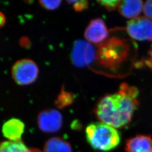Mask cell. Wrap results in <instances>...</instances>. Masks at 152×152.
Segmentation results:
<instances>
[{"mask_svg":"<svg viewBox=\"0 0 152 152\" xmlns=\"http://www.w3.org/2000/svg\"><path fill=\"white\" fill-rule=\"evenodd\" d=\"M139 90L126 83L121 85L117 92L102 98L95 113L101 122L115 129L125 127L131 121L139 105Z\"/></svg>","mask_w":152,"mask_h":152,"instance_id":"6da1fadb","label":"cell"},{"mask_svg":"<svg viewBox=\"0 0 152 152\" xmlns=\"http://www.w3.org/2000/svg\"><path fill=\"white\" fill-rule=\"evenodd\" d=\"M86 137L93 149L100 152H109L120 145L121 135L114 127L102 122H94L88 125Z\"/></svg>","mask_w":152,"mask_h":152,"instance_id":"7a4b0ae2","label":"cell"},{"mask_svg":"<svg viewBox=\"0 0 152 152\" xmlns=\"http://www.w3.org/2000/svg\"><path fill=\"white\" fill-rule=\"evenodd\" d=\"M125 42L123 40L111 38L100 44L96 52L98 62L110 70L116 69L127 55Z\"/></svg>","mask_w":152,"mask_h":152,"instance_id":"3957f363","label":"cell"},{"mask_svg":"<svg viewBox=\"0 0 152 152\" xmlns=\"http://www.w3.org/2000/svg\"><path fill=\"white\" fill-rule=\"evenodd\" d=\"M39 74L38 66L31 59L19 60L12 66V76L17 84L28 85L36 81Z\"/></svg>","mask_w":152,"mask_h":152,"instance_id":"277c9868","label":"cell"},{"mask_svg":"<svg viewBox=\"0 0 152 152\" xmlns=\"http://www.w3.org/2000/svg\"><path fill=\"white\" fill-rule=\"evenodd\" d=\"M95 59L96 51L91 44L83 40L75 42L71 53V59L76 66L83 68L89 66Z\"/></svg>","mask_w":152,"mask_h":152,"instance_id":"5b68a950","label":"cell"},{"mask_svg":"<svg viewBox=\"0 0 152 152\" xmlns=\"http://www.w3.org/2000/svg\"><path fill=\"white\" fill-rule=\"evenodd\" d=\"M126 29L131 37L135 39L152 41V20L147 17H137L131 20Z\"/></svg>","mask_w":152,"mask_h":152,"instance_id":"8992f818","label":"cell"},{"mask_svg":"<svg viewBox=\"0 0 152 152\" xmlns=\"http://www.w3.org/2000/svg\"><path fill=\"white\" fill-rule=\"evenodd\" d=\"M39 129L46 133H54L60 130L63 125V117L60 112L54 109L41 112L37 117Z\"/></svg>","mask_w":152,"mask_h":152,"instance_id":"52a82bcc","label":"cell"},{"mask_svg":"<svg viewBox=\"0 0 152 152\" xmlns=\"http://www.w3.org/2000/svg\"><path fill=\"white\" fill-rule=\"evenodd\" d=\"M109 32L105 22L101 18L92 20L85 31V37L90 42L101 44L108 38Z\"/></svg>","mask_w":152,"mask_h":152,"instance_id":"ba28073f","label":"cell"},{"mask_svg":"<svg viewBox=\"0 0 152 152\" xmlns=\"http://www.w3.org/2000/svg\"><path fill=\"white\" fill-rule=\"evenodd\" d=\"M126 152H152V137L137 135L128 139L125 144Z\"/></svg>","mask_w":152,"mask_h":152,"instance_id":"9c48e42d","label":"cell"},{"mask_svg":"<svg viewBox=\"0 0 152 152\" xmlns=\"http://www.w3.org/2000/svg\"><path fill=\"white\" fill-rule=\"evenodd\" d=\"M25 129V125L21 120L11 118L3 125V135L11 141H20Z\"/></svg>","mask_w":152,"mask_h":152,"instance_id":"30bf717a","label":"cell"},{"mask_svg":"<svg viewBox=\"0 0 152 152\" xmlns=\"http://www.w3.org/2000/svg\"><path fill=\"white\" fill-rule=\"evenodd\" d=\"M143 2L140 0L120 1L118 6L120 14L128 19H135L143 9Z\"/></svg>","mask_w":152,"mask_h":152,"instance_id":"8fae6325","label":"cell"},{"mask_svg":"<svg viewBox=\"0 0 152 152\" xmlns=\"http://www.w3.org/2000/svg\"><path fill=\"white\" fill-rule=\"evenodd\" d=\"M44 152H72L69 142L60 137L49 139L45 144Z\"/></svg>","mask_w":152,"mask_h":152,"instance_id":"7c38bea8","label":"cell"},{"mask_svg":"<svg viewBox=\"0 0 152 152\" xmlns=\"http://www.w3.org/2000/svg\"><path fill=\"white\" fill-rule=\"evenodd\" d=\"M28 149L20 141H3L0 142V152H27Z\"/></svg>","mask_w":152,"mask_h":152,"instance_id":"4fadbf2b","label":"cell"},{"mask_svg":"<svg viewBox=\"0 0 152 152\" xmlns=\"http://www.w3.org/2000/svg\"><path fill=\"white\" fill-rule=\"evenodd\" d=\"M73 100L74 98L73 95L69 92L65 91L63 88L56 100L55 101V105L57 107L61 108L71 105L73 103Z\"/></svg>","mask_w":152,"mask_h":152,"instance_id":"5bb4252c","label":"cell"},{"mask_svg":"<svg viewBox=\"0 0 152 152\" xmlns=\"http://www.w3.org/2000/svg\"><path fill=\"white\" fill-rule=\"evenodd\" d=\"M67 2L73 6L75 10L77 12H80L86 10L88 6V1L85 0L68 1H67Z\"/></svg>","mask_w":152,"mask_h":152,"instance_id":"9a60e30c","label":"cell"},{"mask_svg":"<svg viewBox=\"0 0 152 152\" xmlns=\"http://www.w3.org/2000/svg\"><path fill=\"white\" fill-rule=\"evenodd\" d=\"M61 1H40L39 3L43 8L48 10L57 9L61 4Z\"/></svg>","mask_w":152,"mask_h":152,"instance_id":"2e32d148","label":"cell"},{"mask_svg":"<svg viewBox=\"0 0 152 152\" xmlns=\"http://www.w3.org/2000/svg\"><path fill=\"white\" fill-rule=\"evenodd\" d=\"M120 1L112 0V1H99L98 3L101 6L109 11H112L118 7Z\"/></svg>","mask_w":152,"mask_h":152,"instance_id":"e0dca14e","label":"cell"},{"mask_svg":"<svg viewBox=\"0 0 152 152\" xmlns=\"http://www.w3.org/2000/svg\"><path fill=\"white\" fill-rule=\"evenodd\" d=\"M143 9L147 18L152 20V1H147L144 5Z\"/></svg>","mask_w":152,"mask_h":152,"instance_id":"ac0fdd59","label":"cell"},{"mask_svg":"<svg viewBox=\"0 0 152 152\" xmlns=\"http://www.w3.org/2000/svg\"><path fill=\"white\" fill-rule=\"evenodd\" d=\"M6 18L5 15L0 12V28L3 27L5 24Z\"/></svg>","mask_w":152,"mask_h":152,"instance_id":"d6986e66","label":"cell"},{"mask_svg":"<svg viewBox=\"0 0 152 152\" xmlns=\"http://www.w3.org/2000/svg\"><path fill=\"white\" fill-rule=\"evenodd\" d=\"M27 152H42L41 151H39V149H35V148H32L28 150Z\"/></svg>","mask_w":152,"mask_h":152,"instance_id":"ffe728a7","label":"cell"},{"mask_svg":"<svg viewBox=\"0 0 152 152\" xmlns=\"http://www.w3.org/2000/svg\"><path fill=\"white\" fill-rule=\"evenodd\" d=\"M149 56H150V58H151V59L152 60V49L150 52H149Z\"/></svg>","mask_w":152,"mask_h":152,"instance_id":"44dd1931","label":"cell"}]
</instances>
